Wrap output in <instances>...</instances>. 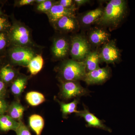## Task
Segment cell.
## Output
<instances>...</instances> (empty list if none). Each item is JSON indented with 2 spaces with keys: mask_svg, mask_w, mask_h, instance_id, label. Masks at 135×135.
Returning a JSON list of instances; mask_svg holds the SVG:
<instances>
[{
  "mask_svg": "<svg viewBox=\"0 0 135 135\" xmlns=\"http://www.w3.org/2000/svg\"><path fill=\"white\" fill-rule=\"evenodd\" d=\"M128 6L125 0H111L104 8L103 13L97 23L111 28L117 27L127 16Z\"/></svg>",
  "mask_w": 135,
  "mask_h": 135,
  "instance_id": "6da1fadb",
  "label": "cell"
},
{
  "mask_svg": "<svg viewBox=\"0 0 135 135\" xmlns=\"http://www.w3.org/2000/svg\"><path fill=\"white\" fill-rule=\"evenodd\" d=\"M86 74V66L83 61L73 59L66 60L59 68L60 81L83 80Z\"/></svg>",
  "mask_w": 135,
  "mask_h": 135,
  "instance_id": "7a4b0ae2",
  "label": "cell"
},
{
  "mask_svg": "<svg viewBox=\"0 0 135 135\" xmlns=\"http://www.w3.org/2000/svg\"><path fill=\"white\" fill-rule=\"evenodd\" d=\"M60 97L65 100L90 95L91 91L82 86L78 81H60Z\"/></svg>",
  "mask_w": 135,
  "mask_h": 135,
  "instance_id": "3957f363",
  "label": "cell"
},
{
  "mask_svg": "<svg viewBox=\"0 0 135 135\" xmlns=\"http://www.w3.org/2000/svg\"><path fill=\"white\" fill-rule=\"evenodd\" d=\"M90 51L89 42L84 36L77 35L72 38L70 53L73 59L83 61Z\"/></svg>",
  "mask_w": 135,
  "mask_h": 135,
  "instance_id": "277c9868",
  "label": "cell"
},
{
  "mask_svg": "<svg viewBox=\"0 0 135 135\" xmlns=\"http://www.w3.org/2000/svg\"><path fill=\"white\" fill-rule=\"evenodd\" d=\"M120 51L114 41H109L104 44L100 53V62L107 64H114L120 60Z\"/></svg>",
  "mask_w": 135,
  "mask_h": 135,
  "instance_id": "5b68a950",
  "label": "cell"
},
{
  "mask_svg": "<svg viewBox=\"0 0 135 135\" xmlns=\"http://www.w3.org/2000/svg\"><path fill=\"white\" fill-rule=\"evenodd\" d=\"M83 109L79 110L75 115L84 119L86 122V126L87 128H93L99 129L111 133L112 130L104 123V121L100 119L94 114L89 111L88 108L84 104H83Z\"/></svg>",
  "mask_w": 135,
  "mask_h": 135,
  "instance_id": "8992f818",
  "label": "cell"
},
{
  "mask_svg": "<svg viewBox=\"0 0 135 135\" xmlns=\"http://www.w3.org/2000/svg\"><path fill=\"white\" fill-rule=\"evenodd\" d=\"M112 71L109 66L99 68L97 69L86 73L84 81L88 85H100L106 82L110 78Z\"/></svg>",
  "mask_w": 135,
  "mask_h": 135,
  "instance_id": "52a82bcc",
  "label": "cell"
},
{
  "mask_svg": "<svg viewBox=\"0 0 135 135\" xmlns=\"http://www.w3.org/2000/svg\"><path fill=\"white\" fill-rule=\"evenodd\" d=\"M35 56L33 51L26 47L16 46L11 51L12 62L18 65L27 66L31 60Z\"/></svg>",
  "mask_w": 135,
  "mask_h": 135,
  "instance_id": "ba28073f",
  "label": "cell"
},
{
  "mask_svg": "<svg viewBox=\"0 0 135 135\" xmlns=\"http://www.w3.org/2000/svg\"><path fill=\"white\" fill-rule=\"evenodd\" d=\"M11 38L17 46L26 47L31 43L30 31L23 25H16L11 32Z\"/></svg>",
  "mask_w": 135,
  "mask_h": 135,
  "instance_id": "9c48e42d",
  "label": "cell"
},
{
  "mask_svg": "<svg viewBox=\"0 0 135 135\" xmlns=\"http://www.w3.org/2000/svg\"><path fill=\"white\" fill-rule=\"evenodd\" d=\"M75 8L74 7L66 8L57 4H54L50 10L46 13L50 21L53 24L62 17L66 16H75Z\"/></svg>",
  "mask_w": 135,
  "mask_h": 135,
  "instance_id": "30bf717a",
  "label": "cell"
},
{
  "mask_svg": "<svg viewBox=\"0 0 135 135\" xmlns=\"http://www.w3.org/2000/svg\"><path fill=\"white\" fill-rule=\"evenodd\" d=\"M54 25L57 30L65 32L75 31L79 26V22L75 16H65Z\"/></svg>",
  "mask_w": 135,
  "mask_h": 135,
  "instance_id": "8fae6325",
  "label": "cell"
},
{
  "mask_svg": "<svg viewBox=\"0 0 135 135\" xmlns=\"http://www.w3.org/2000/svg\"><path fill=\"white\" fill-rule=\"evenodd\" d=\"M68 41L64 38L57 39L53 42L52 51L53 56L57 59H62L67 55L70 50Z\"/></svg>",
  "mask_w": 135,
  "mask_h": 135,
  "instance_id": "7c38bea8",
  "label": "cell"
},
{
  "mask_svg": "<svg viewBox=\"0 0 135 135\" xmlns=\"http://www.w3.org/2000/svg\"><path fill=\"white\" fill-rule=\"evenodd\" d=\"M109 38L110 35L105 30L95 28L90 32L88 41L94 46H100L109 41Z\"/></svg>",
  "mask_w": 135,
  "mask_h": 135,
  "instance_id": "4fadbf2b",
  "label": "cell"
},
{
  "mask_svg": "<svg viewBox=\"0 0 135 135\" xmlns=\"http://www.w3.org/2000/svg\"><path fill=\"white\" fill-rule=\"evenodd\" d=\"M104 12V8H98L84 13L81 17V23L84 26H88L96 22L101 18Z\"/></svg>",
  "mask_w": 135,
  "mask_h": 135,
  "instance_id": "5bb4252c",
  "label": "cell"
},
{
  "mask_svg": "<svg viewBox=\"0 0 135 135\" xmlns=\"http://www.w3.org/2000/svg\"><path fill=\"white\" fill-rule=\"evenodd\" d=\"M19 125V122L15 120L8 115L0 116V131L7 132L11 130L16 131Z\"/></svg>",
  "mask_w": 135,
  "mask_h": 135,
  "instance_id": "9a60e30c",
  "label": "cell"
},
{
  "mask_svg": "<svg viewBox=\"0 0 135 135\" xmlns=\"http://www.w3.org/2000/svg\"><path fill=\"white\" fill-rule=\"evenodd\" d=\"M83 61L86 66V73L99 68V53L97 51H90Z\"/></svg>",
  "mask_w": 135,
  "mask_h": 135,
  "instance_id": "2e32d148",
  "label": "cell"
},
{
  "mask_svg": "<svg viewBox=\"0 0 135 135\" xmlns=\"http://www.w3.org/2000/svg\"><path fill=\"white\" fill-rule=\"evenodd\" d=\"M28 80L27 76L20 75L14 80L11 89V92L15 97H18L21 95L26 87Z\"/></svg>",
  "mask_w": 135,
  "mask_h": 135,
  "instance_id": "e0dca14e",
  "label": "cell"
},
{
  "mask_svg": "<svg viewBox=\"0 0 135 135\" xmlns=\"http://www.w3.org/2000/svg\"><path fill=\"white\" fill-rule=\"evenodd\" d=\"M25 110V107L22 104L18 101H15L9 106L8 115L15 120L19 122L22 120Z\"/></svg>",
  "mask_w": 135,
  "mask_h": 135,
  "instance_id": "ac0fdd59",
  "label": "cell"
},
{
  "mask_svg": "<svg viewBox=\"0 0 135 135\" xmlns=\"http://www.w3.org/2000/svg\"><path fill=\"white\" fill-rule=\"evenodd\" d=\"M60 105V109L64 118H66L69 114L73 113H76L78 112L77 110V105L80 103L79 98H75L72 102L65 103L61 102L57 99Z\"/></svg>",
  "mask_w": 135,
  "mask_h": 135,
  "instance_id": "d6986e66",
  "label": "cell"
},
{
  "mask_svg": "<svg viewBox=\"0 0 135 135\" xmlns=\"http://www.w3.org/2000/svg\"><path fill=\"white\" fill-rule=\"evenodd\" d=\"M29 124L36 135H41L44 126V121L42 117L38 114H33L29 117Z\"/></svg>",
  "mask_w": 135,
  "mask_h": 135,
  "instance_id": "ffe728a7",
  "label": "cell"
},
{
  "mask_svg": "<svg viewBox=\"0 0 135 135\" xmlns=\"http://www.w3.org/2000/svg\"><path fill=\"white\" fill-rule=\"evenodd\" d=\"M43 64L44 60L42 56L37 55L31 60L27 66L31 74L35 75L41 70Z\"/></svg>",
  "mask_w": 135,
  "mask_h": 135,
  "instance_id": "44dd1931",
  "label": "cell"
},
{
  "mask_svg": "<svg viewBox=\"0 0 135 135\" xmlns=\"http://www.w3.org/2000/svg\"><path fill=\"white\" fill-rule=\"evenodd\" d=\"M26 99L29 104L33 106L38 105L45 101L43 94L36 91L28 92L26 96Z\"/></svg>",
  "mask_w": 135,
  "mask_h": 135,
  "instance_id": "7402d4cb",
  "label": "cell"
},
{
  "mask_svg": "<svg viewBox=\"0 0 135 135\" xmlns=\"http://www.w3.org/2000/svg\"><path fill=\"white\" fill-rule=\"evenodd\" d=\"M16 75L15 70L9 65L5 66L3 68L0 72V78L4 83L12 81L15 79Z\"/></svg>",
  "mask_w": 135,
  "mask_h": 135,
  "instance_id": "603a6c76",
  "label": "cell"
},
{
  "mask_svg": "<svg viewBox=\"0 0 135 135\" xmlns=\"http://www.w3.org/2000/svg\"><path fill=\"white\" fill-rule=\"evenodd\" d=\"M54 4L51 1L46 0L42 3L38 4L37 9L39 11L47 13L50 10Z\"/></svg>",
  "mask_w": 135,
  "mask_h": 135,
  "instance_id": "cb8c5ba5",
  "label": "cell"
},
{
  "mask_svg": "<svg viewBox=\"0 0 135 135\" xmlns=\"http://www.w3.org/2000/svg\"><path fill=\"white\" fill-rule=\"evenodd\" d=\"M19 122V126L15 131L17 135H32L28 128L22 121H20Z\"/></svg>",
  "mask_w": 135,
  "mask_h": 135,
  "instance_id": "d4e9b609",
  "label": "cell"
},
{
  "mask_svg": "<svg viewBox=\"0 0 135 135\" xmlns=\"http://www.w3.org/2000/svg\"><path fill=\"white\" fill-rule=\"evenodd\" d=\"M9 106L6 101L2 98H0V116L4 114L7 112Z\"/></svg>",
  "mask_w": 135,
  "mask_h": 135,
  "instance_id": "484cf974",
  "label": "cell"
},
{
  "mask_svg": "<svg viewBox=\"0 0 135 135\" xmlns=\"http://www.w3.org/2000/svg\"><path fill=\"white\" fill-rule=\"evenodd\" d=\"M10 26L7 20L3 17H0V32L2 31Z\"/></svg>",
  "mask_w": 135,
  "mask_h": 135,
  "instance_id": "4316f807",
  "label": "cell"
},
{
  "mask_svg": "<svg viewBox=\"0 0 135 135\" xmlns=\"http://www.w3.org/2000/svg\"><path fill=\"white\" fill-rule=\"evenodd\" d=\"M73 2L72 0H61L58 2L59 4L66 8H70L73 7Z\"/></svg>",
  "mask_w": 135,
  "mask_h": 135,
  "instance_id": "83f0119b",
  "label": "cell"
},
{
  "mask_svg": "<svg viewBox=\"0 0 135 135\" xmlns=\"http://www.w3.org/2000/svg\"><path fill=\"white\" fill-rule=\"evenodd\" d=\"M7 44V39L4 33H0V50H2Z\"/></svg>",
  "mask_w": 135,
  "mask_h": 135,
  "instance_id": "f1b7e54d",
  "label": "cell"
},
{
  "mask_svg": "<svg viewBox=\"0 0 135 135\" xmlns=\"http://www.w3.org/2000/svg\"><path fill=\"white\" fill-rule=\"evenodd\" d=\"M6 93V87L4 83L0 80V98H3Z\"/></svg>",
  "mask_w": 135,
  "mask_h": 135,
  "instance_id": "f546056e",
  "label": "cell"
},
{
  "mask_svg": "<svg viewBox=\"0 0 135 135\" xmlns=\"http://www.w3.org/2000/svg\"><path fill=\"white\" fill-rule=\"evenodd\" d=\"M35 2L34 0H21L18 1V5L20 6L30 5Z\"/></svg>",
  "mask_w": 135,
  "mask_h": 135,
  "instance_id": "4dcf8cb0",
  "label": "cell"
},
{
  "mask_svg": "<svg viewBox=\"0 0 135 135\" xmlns=\"http://www.w3.org/2000/svg\"><path fill=\"white\" fill-rule=\"evenodd\" d=\"M76 5L78 6H80L84 5L87 3L89 2V1L88 0H75L74 1Z\"/></svg>",
  "mask_w": 135,
  "mask_h": 135,
  "instance_id": "1f68e13d",
  "label": "cell"
},
{
  "mask_svg": "<svg viewBox=\"0 0 135 135\" xmlns=\"http://www.w3.org/2000/svg\"><path fill=\"white\" fill-rule=\"evenodd\" d=\"M45 1H46V0H36V1H35V2L39 4L42 3V2H44Z\"/></svg>",
  "mask_w": 135,
  "mask_h": 135,
  "instance_id": "d6a6232c",
  "label": "cell"
},
{
  "mask_svg": "<svg viewBox=\"0 0 135 135\" xmlns=\"http://www.w3.org/2000/svg\"><path fill=\"white\" fill-rule=\"evenodd\" d=\"M0 14H1V12H0Z\"/></svg>",
  "mask_w": 135,
  "mask_h": 135,
  "instance_id": "836d02e7",
  "label": "cell"
}]
</instances>
